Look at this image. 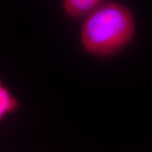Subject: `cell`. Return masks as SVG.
<instances>
[{"instance_id":"1","label":"cell","mask_w":152,"mask_h":152,"mask_svg":"<svg viewBox=\"0 0 152 152\" xmlns=\"http://www.w3.org/2000/svg\"><path fill=\"white\" fill-rule=\"evenodd\" d=\"M135 31L130 9L108 2L95 9L81 28V42L89 54L109 56L121 52L131 41Z\"/></svg>"},{"instance_id":"2","label":"cell","mask_w":152,"mask_h":152,"mask_svg":"<svg viewBox=\"0 0 152 152\" xmlns=\"http://www.w3.org/2000/svg\"><path fill=\"white\" fill-rule=\"evenodd\" d=\"M102 0H64V8L69 16L77 18L86 14Z\"/></svg>"},{"instance_id":"3","label":"cell","mask_w":152,"mask_h":152,"mask_svg":"<svg viewBox=\"0 0 152 152\" xmlns=\"http://www.w3.org/2000/svg\"><path fill=\"white\" fill-rule=\"evenodd\" d=\"M19 108V103L15 96L4 85H0V118L16 111Z\"/></svg>"}]
</instances>
